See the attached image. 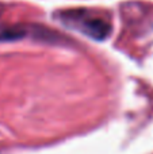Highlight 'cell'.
<instances>
[{
  "mask_svg": "<svg viewBox=\"0 0 153 154\" xmlns=\"http://www.w3.org/2000/svg\"><path fill=\"white\" fill-rule=\"evenodd\" d=\"M64 22L96 41H103L110 35V23L105 18L92 15L91 12H87V11L65 12Z\"/></svg>",
  "mask_w": 153,
  "mask_h": 154,
  "instance_id": "cell-1",
  "label": "cell"
},
{
  "mask_svg": "<svg viewBox=\"0 0 153 154\" xmlns=\"http://www.w3.org/2000/svg\"><path fill=\"white\" fill-rule=\"evenodd\" d=\"M30 30L24 26H4L0 24V42L15 41L27 37Z\"/></svg>",
  "mask_w": 153,
  "mask_h": 154,
  "instance_id": "cell-2",
  "label": "cell"
}]
</instances>
